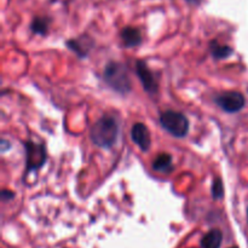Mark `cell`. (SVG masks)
I'll list each match as a JSON object with an SVG mask.
<instances>
[{"mask_svg":"<svg viewBox=\"0 0 248 248\" xmlns=\"http://www.w3.org/2000/svg\"><path fill=\"white\" fill-rule=\"evenodd\" d=\"M119 124L111 115H103L94 123L90 131V138L94 145L103 149L114 147L118 140Z\"/></svg>","mask_w":248,"mask_h":248,"instance_id":"obj_1","label":"cell"},{"mask_svg":"<svg viewBox=\"0 0 248 248\" xmlns=\"http://www.w3.org/2000/svg\"><path fill=\"white\" fill-rule=\"evenodd\" d=\"M103 79L106 84L118 93L127 94L132 90L130 74L127 67L124 63L111 61L106 65L103 70Z\"/></svg>","mask_w":248,"mask_h":248,"instance_id":"obj_2","label":"cell"},{"mask_svg":"<svg viewBox=\"0 0 248 248\" xmlns=\"http://www.w3.org/2000/svg\"><path fill=\"white\" fill-rule=\"evenodd\" d=\"M162 128L176 138H183L188 135L190 124L186 114L176 110H166L160 115Z\"/></svg>","mask_w":248,"mask_h":248,"instance_id":"obj_3","label":"cell"},{"mask_svg":"<svg viewBox=\"0 0 248 248\" xmlns=\"http://www.w3.org/2000/svg\"><path fill=\"white\" fill-rule=\"evenodd\" d=\"M24 150H26V172H24V178H26V176L39 171L45 165L47 154H46L45 145L39 144L31 140L24 142Z\"/></svg>","mask_w":248,"mask_h":248,"instance_id":"obj_4","label":"cell"},{"mask_svg":"<svg viewBox=\"0 0 248 248\" xmlns=\"http://www.w3.org/2000/svg\"><path fill=\"white\" fill-rule=\"evenodd\" d=\"M215 102L225 113L234 114L242 110L246 104V98L241 92L225 91L215 97Z\"/></svg>","mask_w":248,"mask_h":248,"instance_id":"obj_5","label":"cell"},{"mask_svg":"<svg viewBox=\"0 0 248 248\" xmlns=\"http://www.w3.org/2000/svg\"><path fill=\"white\" fill-rule=\"evenodd\" d=\"M136 73H137L140 81L142 82L144 91L150 96H155L159 91V82L155 78V74L149 69L144 61H136Z\"/></svg>","mask_w":248,"mask_h":248,"instance_id":"obj_6","label":"cell"},{"mask_svg":"<svg viewBox=\"0 0 248 248\" xmlns=\"http://www.w3.org/2000/svg\"><path fill=\"white\" fill-rule=\"evenodd\" d=\"M131 140L142 152H148L152 147V136L149 128L143 123H136L131 128Z\"/></svg>","mask_w":248,"mask_h":248,"instance_id":"obj_7","label":"cell"},{"mask_svg":"<svg viewBox=\"0 0 248 248\" xmlns=\"http://www.w3.org/2000/svg\"><path fill=\"white\" fill-rule=\"evenodd\" d=\"M121 40L126 47H136L142 44V33L135 27H126L121 31Z\"/></svg>","mask_w":248,"mask_h":248,"instance_id":"obj_8","label":"cell"},{"mask_svg":"<svg viewBox=\"0 0 248 248\" xmlns=\"http://www.w3.org/2000/svg\"><path fill=\"white\" fill-rule=\"evenodd\" d=\"M152 167L154 171L160 172V173H170L174 170L173 164H172V156L167 153H161L153 160Z\"/></svg>","mask_w":248,"mask_h":248,"instance_id":"obj_9","label":"cell"},{"mask_svg":"<svg viewBox=\"0 0 248 248\" xmlns=\"http://www.w3.org/2000/svg\"><path fill=\"white\" fill-rule=\"evenodd\" d=\"M223 241V232L219 229H212L203 235L201 239L202 248H220Z\"/></svg>","mask_w":248,"mask_h":248,"instance_id":"obj_10","label":"cell"},{"mask_svg":"<svg viewBox=\"0 0 248 248\" xmlns=\"http://www.w3.org/2000/svg\"><path fill=\"white\" fill-rule=\"evenodd\" d=\"M210 52L213 56L215 60H224L228 58L230 55H232L234 50L230 46L218 44V41H211L210 44Z\"/></svg>","mask_w":248,"mask_h":248,"instance_id":"obj_11","label":"cell"},{"mask_svg":"<svg viewBox=\"0 0 248 248\" xmlns=\"http://www.w3.org/2000/svg\"><path fill=\"white\" fill-rule=\"evenodd\" d=\"M67 46L70 48V50L74 51L80 58H85L89 53V50L91 47H89L86 43H81V39H74V40H69L67 41Z\"/></svg>","mask_w":248,"mask_h":248,"instance_id":"obj_12","label":"cell"},{"mask_svg":"<svg viewBox=\"0 0 248 248\" xmlns=\"http://www.w3.org/2000/svg\"><path fill=\"white\" fill-rule=\"evenodd\" d=\"M31 29L33 33L40 34V35H46L48 31V21L44 17H35L31 24Z\"/></svg>","mask_w":248,"mask_h":248,"instance_id":"obj_13","label":"cell"},{"mask_svg":"<svg viewBox=\"0 0 248 248\" xmlns=\"http://www.w3.org/2000/svg\"><path fill=\"white\" fill-rule=\"evenodd\" d=\"M211 193H212V198L215 200H219L224 196V186H223V182L219 177L212 182V188H211Z\"/></svg>","mask_w":248,"mask_h":248,"instance_id":"obj_14","label":"cell"},{"mask_svg":"<svg viewBox=\"0 0 248 248\" xmlns=\"http://www.w3.org/2000/svg\"><path fill=\"white\" fill-rule=\"evenodd\" d=\"M14 198H15V194L12 193V191L2 190V193H1V199H2V201L12 200V199H14Z\"/></svg>","mask_w":248,"mask_h":248,"instance_id":"obj_15","label":"cell"},{"mask_svg":"<svg viewBox=\"0 0 248 248\" xmlns=\"http://www.w3.org/2000/svg\"><path fill=\"white\" fill-rule=\"evenodd\" d=\"M186 1L189 2V4H194V5H199L200 4L201 1H202V0H186Z\"/></svg>","mask_w":248,"mask_h":248,"instance_id":"obj_16","label":"cell"},{"mask_svg":"<svg viewBox=\"0 0 248 248\" xmlns=\"http://www.w3.org/2000/svg\"><path fill=\"white\" fill-rule=\"evenodd\" d=\"M229 248H239V247H236V246H234V247H229Z\"/></svg>","mask_w":248,"mask_h":248,"instance_id":"obj_17","label":"cell"},{"mask_svg":"<svg viewBox=\"0 0 248 248\" xmlns=\"http://www.w3.org/2000/svg\"><path fill=\"white\" fill-rule=\"evenodd\" d=\"M247 218H248V208H247Z\"/></svg>","mask_w":248,"mask_h":248,"instance_id":"obj_18","label":"cell"}]
</instances>
